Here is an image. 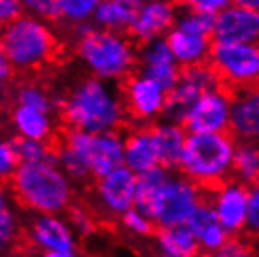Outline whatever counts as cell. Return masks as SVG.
<instances>
[{
    "label": "cell",
    "instance_id": "7402d4cb",
    "mask_svg": "<svg viewBox=\"0 0 259 257\" xmlns=\"http://www.w3.org/2000/svg\"><path fill=\"white\" fill-rule=\"evenodd\" d=\"M152 134H154L156 147H158L160 161H162L163 167H179L190 135L186 128L182 124L163 120V122L156 124L152 128Z\"/></svg>",
    "mask_w": 259,
    "mask_h": 257
},
{
    "label": "cell",
    "instance_id": "cb8c5ba5",
    "mask_svg": "<svg viewBox=\"0 0 259 257\" xmlns=\"http://www.w3.org/2000/svg\"><path fill=\"white\" fill-rule=\"evenodd\" d=\"M156 250L160 257H197L201 248L188 225H179L158 231Z\"/></svg>",
    "mask_w": 259,
    "mask_h": 257
},
{
    "label": "cell",
    "instance_id": "d6986e66",
    "mask_svg": "<svg viewBox=\"0 0 259 257\" xmlns=\"http://www.w3.org/2000/svg\"><path fill=\"white\" fill-rule=\"evenodd\" d=\"M229 130L242 143H259V89H244L233 98Z\"/></svg>",
    "mask_w": 259,
    "mask_h": 257
},
{
    "label": "cell",
    "instance_id": "8fae6325",
    "mask_svg": "<svg viewBox=\"0 0 259 257\" xmlns=\"http://www.w3.org/2000/svg\"><path fill=\"white\" fill-rule=\"evenodd\" d=\"M233 98L226 90H212L197 100L184 128L188 134H226L231 128Z\"/></svg>",
    "mask_w": 259,
    "mask_h": 257
},
{
    "label": "cell",
    "instance_id": "83f0119b",
    "mask_svg": "<svg viewBox=\"0 0 259 257\" xmlns=\"http://www.w3.org/2000/svg\"><path fill=\"white\" fill-rule=\"evenodd\" d=\"M104 0H60V17L73 26L87 25Z\"/></svg>",
    "mask_w": 259,
    "mask_h": 257
},
{
    "label": "cell",
    "instance_id": "44dd1931",
    "mask_svg": "<svg viewBox=\"0 0 259 257\" xmlns=\"http://www.w3.org/2000/svg\"><path fill=\"white\" fill-rule=\"evenodd\" d=\"M143 0H104L98 8L92 23L96 28L124 34L132 30Z\"/></svg>",
    "mask_w": 259,
    "mask_h": 257
},
{
    "label": "cell",
    "instance_id": "9a60e30c",
    "mask_svg": "<svg viewBox=\"0 0 259 257\" xmlns=\"http://www.w3.org/2000/svg\"><path fill=\"white\" fill-rule=\"evenodd\" d=\"M179 12L173 0H143L132 26V36L141 44L165 38L177 25Z\"/></svg>",
    "mask_w": 259,
    "mask_h": 257
},
{
    "label": "cell",
    "instance_id": "6da1fadb",
    "mask_svg": "<svg viewBox=\"0 0 259 257\" xmlns=\"http://www.w3.org/2000/svg\"><path fill=\"white\" fill-rule=\"evenodd\" d=\"M126 115L122 92L113 83L96 77L81 79L62 102V116L70 130L87 134L117 132Z\"/></svg>",
    "mask_w": 259,
    "mask_h": 257
},
{
    "label": "cell",
    "instance_id": "60d3db41",
    "mask_svg": "<svg viewBox=\"0 0 259 257\" xmlns=\"http://www.w3.org/2000/svg\"><path fill=\"white\" fill-rule=\"evenodd\" d=\"M12 71H13V68L10 66V62H8L6 58L4 57L0 58V81H2V83H8V81H10Z\"/></svg>",
    "mask_w": 259,
    "mask_h": 257
},
{
    "label": "cell",
    "instance_id": "836d02e7",
    "mask_svg": "<svg viewBox=\"0 0 259 257\" xmlns=\"http://www.w3.org/2000/svg\"><path fill=\"white\" fill-rule=\"evenodd\" d=\"M21 2L28 15L39 17L44 21L60 17V0H21Z\"/></svg>",
    "mask_w": 259,
    "mask_h": 257
},
{
    "label": "cell",
    "instance_id": "277c9868",
    "mask_svg": "<svg viewBox=\"0 0 259 257\" xmlns=\"http://www.w3.org/2000/svg\"><path fill=\"white\" fill-rule=\"evenodd\" d=\"M237 143L227 134H190L179 169L197 186H220L233 173Z\"/></svg>",
    "mask_w": 259,
    "mask_h": 257
},
{
    "label": "cell",
    "instance_id": "d590c367",
    "mask_svg": "<svg viewBox=\"0 0 259 257\" xmlns=\"http://www.w3.org/2000/svg\"><path fill=\"white\" fill-rule=\"evenodd\" d=\"M68 222H70L71 229L75 231V235H81V237H87L94 231V218L92 214L83 208V206H71L70 214H68Z\"/></svg>",
    "mask_w": 259,
    "mask_h": 257
},
{
    "label": "cell",
    "instance_id": "8992f818",
    "mask_svg": "<svg viewBox=\"0 0 259 257\" xmlns=\"http://www.w3.org/2000/svg\"><path fill=\"white\" fill-rule=\"evenodd\" d=\"M62 143L77 152L96 179H102L124 165V137L118 132L87 134L79 130H68Z\"/></svg>",
    "mask_w": 259,
    "mask_h": 257
},
{
    "label": "cell",
    "instance_id": "ab89813d",
    "mask_svg": "<svg viewBox=\"0 0 259 257\" xmlns=\"http://www.w3.org/2000/svg\"><path fill=\"white\" fill-rule=\"evenodd\" d=\"M216 257H253L250 248H248L244 242H240V240H229L224 248H222Z\"/></svg>",
    "mask_w": 259,
    "mask_h": 257
},
{
    "label": "cell",
    "instance_id": "e0dca14e",
    "mask_svg": "<svg viewBox=\"0 0 259 257\" xmlns=\"http://www.w3.org/2000/svg\"><path fill=\"white\" fill-rule=\"evenodd\" d=\"M26 233L41 251H73L75 248V231L60 214H34Z\"/></svg>",
    "mask_w": 259,
    "mask_h": 257
},
{
    "label": "cell",
    "instance_id": "5bb4252c",
    "mask_svg": "<svg viewBox=\"0 0 259 257\" xmlns=\"http://www.w3.org/2000/svg\"><path fill=\"white\" fill-rule=\"evenodd\" d=\"M214 44H259V12L231 4L216 17Z\"/></svg>",
    "mask_w": 259,
    "mask_h": 257
},
{
    "label": "cell",
    "instance_id": "ac0fdd59",
    "mask_svg": "<svg viewBox=\"0 0 259 257\" xmlns=\"http://www.w3.org/2000/svg\"><path fill=\"white\" fill-rule=\"evenodd\" d=\"M124 165L136 175L162 165L152 130L137 128L124 137Z\"/></svg>",
    "mask_w": 259,
    "mask_h": 257
},
{
    "label": "cell",
    "instance_id": "e575fe53",
    "mask_svg": "<svg viewBox=\"0 0 259 257\" xmlns=\"http://www.w3.org/2000/svg\"><path fill=\"white\" fill-rule=\"evenodd\" d=\"M21 160L13 141H2L0 145V175L4 179H12L15 171L19 169Z\"/></svg>",
    "mask_w": 259,
    "mask_h": 257
},
{
    "label": "cell",
    "instance_id": "ee69618b",
    "mask_svg": "<svg viewBox=\"0 0 259 257\" xmlns=\"http://www.w3.org/2000/svg\"><path fill=\"white\" fill-rule=\"evenodd\" d=\"M197 257H216V255H210V253H205V255H197Z\"/></svg>",
    "mask_w": 259,
    "mask_h": 257
},
{
    "label": "cell",
    "instance_id": "8d00e7d4",
    "mask_svg": "<svg viewBox=\"0 0 259 257\" xmlns=\"http://www.w3.org/2000/svg\"><path fill=\"white\" fill-rule=\"evenodd\" d=\"M181 2L190 12L205 13V15H212V17H218L224 10H227L233 4V0H181Z\"/></svg>",
    "mask_w": 259,
    "mask_h": 257
},
{
    "label": "cell",
    "instance_id": "4dcf8cb0",
    "mask_svg": "<svg viewBox=\"0 0 259 257\" xmlns=\"http://www.w3.org/2000/svg\"><path fill=\"white\" fill-rule=\"evenodd\" d=\"M17 231H19V222H17L15 210L6 193H2L0 197V246L2 250L12 246V242L17 237Z\"/></svg>",
    "mask_w": 259,
    "mask_h": 257
},
{
    "label": "cell",
    "instance_id": "d6a6232c",
    "mask_svg": "<svg viewBox=\"0 0 259 257\" xmlns=\"http://www.w3.org/2000/svg\"><path fill=\"white\" fill-rule=\"evenodd\" d=\"M120 220H122L124 229L128 233H132V235H136V237H149L156 227L154 222H152L147 214H143L141 210H137V208H132V210L124 214Z\"/></svg>",
    "mask_w": 259,
    "mask_h": 257
},
{
    "label": "cell",
    "instance_id": "74e56055",
    "mask_svg": "<svg viewBox=\"0 0 259 257\" xmlns=\"http://www.w3.org/2000/svg\"><path fill=\"white\" fill-rule=\"evenodd\" d=\"M25 13V6L21 0H0V21L4 23V26L19 21Z\"/></svg>",
    "mask_w": 259,
    "mask_h": 257
},
{
    "label": "cell",
    "instance_id": "7c38bea8",
    "mask_svg": "<svg viewBox=\"0 0 259 257\" xmlns=\"http://www.w3.org/2000/svg\"><path fill=\"white\" fill-rule=\"evenodd\" d=\"M137 175L126 165L111 171L96 182V199L109 216H120L136 208Z\"/></svg>",
    "mask_w": 259,
    "mask_h": 257
},
{
    "label": "cell",
    "instance_id": "1f68e13d",
    "mask_svg": "<svg viewBox=\"0 0 259 257\" xmlns=\"http://www.w3.org/2000/svg\"><path fill=\"white\" fill-rule=\"evenodd\" d=\"M15 148L19 154L21 163H38V161L51 160L53 152L46 141H36V139H15Z\"/></svg>",
    "mask_w": 259,
    "mask_h": 257
},
{
    "label": "cell",
    "instance_id": "484cf974",
    "mask_svg": "<svg viewBox=\"0 0 259 257\" xmlns=\"http://www.w3.org/2000/svg\"><path fill=\"white\" fill-rule=\"evenodd\" d=\"M233 173L242 184L259 182V145L257 143H239L235 152Z\"/></svg>",
    "mask_w": 259,
    "mask_h": 257
},
{
    "label": "cell",
    "instance_id": "ffe728a7",
    "mask_svg": "<svg viewBox=\"0 0 259 257\" xmlns=\"http://www.w3.org/2000/svg\"><path fill=\"white\" fill-rule=\"evenodd\" d=\"M165 39H167L169 47H171L181 68L199 66L210 60V53H212L214 45L210 44V38H207V36H197V34L186 32V30L175 26L165 36Z\"/></svg>",
    "mask_w": 259,
    "mask_h": 257
},
{
    "label": "cell",
    "instance_id": "52a82bcc",
    "mask_svg": "<svg viewBox=\"0 0 259 257\" xmlns=\"http://www.w3.org/2000/svg\"><path fill=\"white\" fill-rule=\"evenodd\" d=\"M220 89L222 77L210 64L184 68L179 83L175 84L173 90H169L167 94V103H165V111H163L165 120L184 126L190 111L197 103V100L212 90Z\"/></svg>",
    "mask_w": 259,
    "mask_h": 257
},
{
    "label": "cell",
    "instance_id": "f35d334b",
    "mask_svg": "<svg viewBox=\"0 0 259 257\" xmlns=\"http://www.w3.org/2000/svg\"><path fill=\"white\" fill-rule=\"evenodd\" d=\"M246 229L259 235V182L250 188V203H248V225Z\"/></svg>",
    "mask_w": 259,
    "mask_h": 257
},
{
    "label": "cell",
    "instance_id": "3957f363",
    "mask_svg": "<svg viewBox=\"0 0 259 257\" xmlns=\"http://www.w3.org/2000/svg\"><path fill=\"white\" fill-rule=\"evenodd\" d=\"M75 30L79 34L75 55L92 77L113 83L132 75L139 62V51L128 36L89 25H79Z\"/></svg>",
    "mask_w": 259,
    "mask_h": 257
},
{
    "label": "cell",
    "instance_id": "d4e9b609",
    "mask_svg": "<svg viewBox=\"0 0 259 257\" xmlns=\"http://www.w3.org/2000/svg\"><path fill=\"white\" fill-rule=\"evenodd\" d=\"M171 171L167 167L150 169L147 173L137 175V197H136V208L141 210L143 214H147L152 220V212L156 208V203L162 195L163 188L167 184V180L171 179Z\"/></svg>",
    "mask_w": 259,
    "mask_h": 257
},
{
    "label": "cell",
    "instance_id": "30bf717a",
    "mask_svg": "<svg viewBox=\"0 0 259 257\" xmlns=\"http://www.w3.org/2000/svg\"><path fill=\"white\" fill-rule=\"evenodd\" d=\"M122 94L130 115L137 122H150L163 115L169 92L154 79L139 71L126 79Z\"/></svg>",
    "mask_w": 259,
    "mask_h": 257
},
{
    "label": "cell",
    "instance_id": "2e32d148",
    "mask_svg": "<svg viewBox=\"0 0 259 257\" xmlns=\"http://www.w3.org/2000/svg\"><path fill=\"white\" fill-rule=\"evenodd\" d=\"M139 64L141 71L150 79H154L163 89L173 90L175 84L182 75L181 64L177 62L175 55L169 47L167 39L158 38L147 44H141L139 47Z\"/></svg>",
    "mask_w": 259,
    "mask_h": 257
},
{
    "label": "cell",
    "instance_id": "7bdbcfd3",
    "mask_svg": "<svg viewBox=\"0 0 259 257\" xmlns=\"http://www.w3.org/2000/svg\"><path fill=\"white\" fill-rule=\"evenodd\" d=\"M39 257H75L73 251H41Z\"/></svg>",
    "mask_w": 259,
    "mask_h": 257
},
{
    "label": "cell",
    "instance_id": "4fadbf2b",
    "mask_svg": "<svg viewBox=\"0 0 259 257\" xmlns=\"http://www.w3.org/2000/svg\"><path fill=\"white\" fill-rule=\"evenodd\" d=\"M248 203H250V188L239 180H226L216 186L210 197L216 218L229 235L240 233L248 225Z\"/></svg>",
    "mask_w": 259,
    "mask_h": 257
},
{
    "label": "cell",
    "instance_id": "9c48e42d",
    "mask_svg": "<svg viewBox=\"0 0 259 257\" xmlns=\"http://www.w3.org/2000/svg\"><path fill=\"white\" fill-rule=\"evenodd\" d=\"M203 203L199 186L184 175H171L152 212V222L160 229L188 225L197 206Z\"/></svg>",
    "mask_w": 259,
    "mask_h": 257
},
{
    "label": "cell",
    "instance_id": "ba28073f",
    "mask_svg": "<svg viewBox=\"0 0 259 257\" xmlns=\"http://www.w3.org/2000/svg\"><path fill=\"white\" fill-rule=\"evenodd\" d=\"M208 62L231 87L259 84V44H214Z\"/></svg>",
    "mask_w": 259,
    "mask_h": 257
},
{
    "label": "cell",
    "instance_id": "5b68a950",
    "mask_svg": "<svg viewBox=\"0 0 259 257\" xmlns=\"http://www.w3.org/2000/svg\"><path fill=\"white\" fill-rule=\"evenodd\" d=\"M2 57L15 71H34L46 66L57 49V36L49 23L25 13L10 23L0 38Z\"/></svg>",
    "mask_w": 259,
    "mask_h": 257
},
{
    "label": "cell",
    "instance_id": "b9f144b4",
    "mask_svg": "<svg viewBox=\"0 0 259 257\" xmlns=\"http://www.w3.org/2000/svg\"><path fill=\"white\" fill-rule=\"evenodd\" d=\"M233 2L235 4H239V6L250 8V10L259 12V0H233Z\"/></svg>",
    "mask_w": 259,
    "mask_h": 257
},
{
    "label": "cell",
    "instance_id": "603a6c76",
    "mask_svg": "<svg viewBox=\"0 0 259 257\" xmlns=\"http://www.w3.org/2000/svg\"><path fill=\"white\" fill-rule=\"evenodd\" d=\"M10 120L13 132L21 139H36L47 143V139L53 135V113L13 105Z\"/></svg>",
    "mask_w": 259,
    "mask_h": 257
},
{
    "label": "cell",
    "instance_id": "4316f807",
    "mask_svg": "<svg viewBox=\"0 0 259 257\" xmlns=\"http://www.w3.org/2000/svg\"><path fill=\"white\" fill-rule=\"evenodd\" d=\"M15 105H23V107H30V109L46 111V113H53L55 109V102L49 96L41 84L38 83H23L15 89Z\"/></svg>",
    "mask_w": 259,
    "mask_h": 257
},
{
    "label": "cell",
    "instance_id": "7a4b0ae2",
    "mask_svg": "<svg viewBox=\"0 0 259 257\" xmlns=\"http://www.w3.org/2000/svg\"><path fill=\"white\" fill-rule=\"evenodd\" d=\"M10 184L15 199L34 214H62L71 208V179L55 156L38 163H21Z\"/></svg>",
    "mask_w": 259,
    "mask_h": 257
},
{
    "label": "cell",
    "instance_id": "f546056e",
    "mask_svg": "<svg viewBox=\"0 0 259 257\" xmlns=\"http://www.w3.org/2000/svg\"><path fill=\"white\" fill-rule=\"evenodd\" d=\"M55 158H57V163L60 165V169H62L71 180H84V179H89V177H92L89 167L84 165V161L79 158L77 152L71 150L64 143L59 147Z\"/></svg>",
    "mask_w": 259,
    "mask_h": 257
},
{
    "label": "cell",
    "instance_id": "f1b7e54d",
    "mask_svg": "<svg viewBox=\"0 0 259 257\" xmlns=\"http://www.w3.org/2000/svg\"><path fill=\"white\" fill-rule=\"evenodd\" d=\"M214 25H216V17H212V15H205V13L184 10L182 13H179V19H177L175 26L186 30V32L197 34V36L212 38Z\"/></svg>",
    "mask_w": 259,
    "mask_h": 257
}]
</instances>
